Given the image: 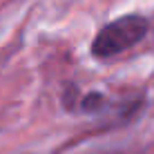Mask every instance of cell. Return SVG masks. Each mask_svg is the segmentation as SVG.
Here are the masks:
<instances>
[{"instance_id":"6da1fadb","label":"cell","mask_w":154,"mask_h":154,"mask_svg":"<svg viewBox=\"0 0 154 154\" xmlns=\"http://www.w3.org/2000/svg\"><path fill=\"white\" fill-rule=\"evenodd\" d=\"M147 31H150V23L145 16L141 14L121 16L98 29V34L92 40V56L98 60H109V58L132 49L134 45H139L147 36Z\"/></svg>"},{"instance_id":"7a4b0ae2","label":"cell","mask_w":154,"mask_h":154,"mask_svg":"<svg viewBox=\"0 0 154 154\" xmlns=\"http://www.w3.org/2000/svg\"><path fill=\"white\" fill-rule=\"evenodd\" d=\"M94 154H130V152H123V150H114V152H94Z\"/></svg>"}]
</instances>
